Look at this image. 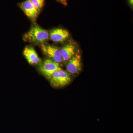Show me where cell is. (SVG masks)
Listing matches in <instances>:
<instances>
[{
  "label": "cell",
  "mask_w": 133,
  "mask_h": 133,
  "mask_svg": "<svg viewBox=\"0 0 133 133\" xmlns=\"http://www.w3.org/2000/svg\"><path fill=\"white\" fill-rule=\"evenodd\" d=\"M69 37V31L62 28L52 30L49 33L50 39L55 42H63Z\"/></svg>",
  "instance_id": "obj_7"
},
{
  "label": "cell",
  "mask_w": 133,
  "mask_h": 133,
  "mask_svg": "<svg viewBox=\"0 0 133 133\" xmlns=\"http://www.w3.org/2000/svg\"><path fill=\"white\" fill-rule=\"evenodd\" d=\"M50 79V84L56 87H61L69 84L71 81V76L70 73L62 69L55 72Z\"/></svg>",
  "instance_id": "obj_2"
},
{
  "label": "cell",
  "mask_w": 133,
  "mask_h": 133,
  "mask_svg": "<svg viewBox=\"0 0 133 133\" xmlns=\"http://www.w3.org/2000/svg\"><path fill=\"white\" fill-rule=\"evenodd\" d=\"M34 6L40 12L44 5L45 0H30Z\"/></svg>",
  "instance_id": "obj_10"
},
{
  "label": "cell",
  "mask_w": 133,
  "mask_h": 133,
  "mask_svg": "<svg viewBox=\"0 0 133 133\" xmlns=\"http://www.w3.org/2000/svg\"><path fill=\"white\" fill-rule=\"evenodd\" d=\"M76 45L73 44H68L60 50V54L63 61L67 62L76 54Z\"/></svg>",
  "instance_id": "obj_9"
},
{
  "label": "cell",
  "mask_w": 133,
  "mask_h": 133,
  "mask_svg": "<svg viewBox=\"0 0 133 133\" xmlns=\"http://www.w3.org/2000/svg\"><path fill=\"white\" fill-rule=\"evenodd\" d=\"M23 55L27 61L31 65L37 64L41 62V58L34 48L31 46H27L24 48Z\"/></svg>",
  "instance_id": "obj_8"
},
{
  "label": "cell",
  "mask_w": 133,
  "mask_h": 133,
  "mask_svg": "<svg viewBox=\"0 0 133 133\" xmlns=\"http://www.w3.org/2000/svg\"><path fill=\"white\" fill-rule=\"evenodd\" d=\"M18 5L28 17L33 21H36L39 12L34 6L30 0H26L20 3Z\"/></svg>",
  "instance_id": "obj_6"
},
{
  "label": "cell",
  "mask_w": 133,
  "mask_h": 133,
  "mask_svg": "<svg viewBox=\"0 0 133 133\" xmlns=\"http://www.w3.org/2000/svg\"><path fill=\"white\" fill-rule=\"evenodd\" d=\"M49 34L48 31L37 25L32 26L24 35V41L36 44H43L48 41Z\"/></svg>",
  "instance_id": "obj_1"
},
{
  "label": "cell",
  "mask_w": 133,
  "mask_h": 133,
  "mask_svg": "<svg viewBox=\"0 0 133 133\" xmlns=\"http://www.w3.org/2000/svg\"><path fill=\"white\" fill-rule=\"evenodd\" d=\"M42 50L44 55L54 62L60 63L63 62L60 54V50L52 45L42 44Z\"/></svg>",
  "instance_id": "obj_5"
},
{
  "label": "cell",
  "mask_w": 133,
  "mask_h": 133,
  "mask_svg": "<svg viewBox=\"0 0 133 133\" xmlns=\"http://www.w3.org/2000/svg\"><path fill=\"white\" fill-rule=\"evenodd\" d=\"M82 69L81 55L76 53L68 61L66 64L67 71L70 74L76 75L81 71Z\"/></svg>",
  "instance_id": "obj_4"
},
{
  "label": "cell",
  "mask_w": 133,
  "mask_h": 133,
  "mask_svg": "<svg viewBox=\"0 0 133 133\" xmlns=\"http://www.w3.org/2000/svg\"><path fill=\"white\" fill-rule=\"evenodd\" d=\"M60 69L59 64L51 59H45L39 67L41 72L46 77L50 79L55 72Z\"/></svg>",
  "instance_id": "obj_3"
},
{
  "label": "cell",
  "mask_w": 133,
  "mask_h": 133,
  "mask_svg": "<svg viewBox=\"0 0 133 133\" xmlns=\"http://www.w3.org/2000/svg\"><path fill=\"white\" fill-rule=\"evenodd\" d=\"M129 5L131 8H132L133 6V0H128Z\"/></svg>",
  "instance_id": "obj_12"
},
{
  "label": "cell",
  "mask_w": 133,
  "mask_h": 133,
  "mask_svg": "<svg viewBox=\"0 0 133 133\" xmlns=\"http://www.w3.org/2000/svg\"><path fill=\"white\" fill-rule=\"evenodd\" d=\"M58 1L64 6L67 5V0H57Z\"/></svg>",
  "instance_id": "obj_11"
}]
</instances>
